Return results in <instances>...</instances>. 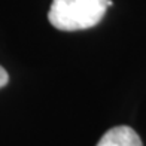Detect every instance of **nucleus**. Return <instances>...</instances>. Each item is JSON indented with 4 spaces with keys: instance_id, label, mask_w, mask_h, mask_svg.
Listing matches in <instances>:
<instances>
[{
    "instance_id": "obj_3",
    "label": "nucleus",
    "mask_w": 146,
    "mask_h": 146,
    "mask_svg": "<svg viewBox=\"0 0 146 146\" xmlns=\"http://www.w3.org/2000/svg\"><path fill=\"white\" fill-rule=\"evenodd\" d=\"M9 81V75H8V72H6L2 66H0V88H3L6 84H8Z\"/></svg>"
},
{
    "instance_id": "obj_1",
    "label": "nucleus",
    "mask_w": 146,
    "mask_h": 146,
    "mask_svg": "<svg viewBox=\"0 0 146 146\" xmlns=\"http://www.w3.org/2000/svg\"><path fill=\"white\" fill-rule=\"evenodd\" d=\"M112 0H52L48 19L63 31L87 30L103 19Z\"/></svg>"
},
{
    "instance_id": "obj_2",
    "label": "nucleus",
    "mask_w": 146,
    "mask_h": 146,
    "mask_svg": "<svg viewBox=\"0 0 146 146\" xmlns=\"http://www.w3.org/2000/svg\"><path fill=\"white\" fill-rule=\"evenodd\" d=\"M97 146H143L139 134L127 125L108 130L98 140Z\"/></svg>"
}]
</instances>
